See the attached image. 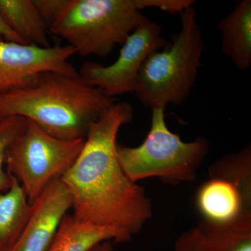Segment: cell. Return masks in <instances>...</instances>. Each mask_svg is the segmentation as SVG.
<instances>
[{"instance_id": "18", "label": "cell", "mask_w": 251, "mask_h": 251, "mask_svg": "<svg viewBox=\"0 0 251 251\" xmlns=\"http://www.w3.org/2000/svg\"><path fill=\"white\" fill-rule=\"evenodd\" d=\"M33 1L49 30L58 19L69 0H33Z\"/></svg>"}, {"instance_id": "7", "label": "cell", "mask_w": 251, "mask_h": 251, "mask_svg": "<svg viewBox=\"0 0 251 251\" xmlns=\"http://www.w3.org/2000/svg\"><path fill=\"white\" fill-rule=\"evenodd\" d=\"M161 32L160 25L146 18L126 38L115 62L104 66L88 61L82 64L78 74L87 83L112 98L135 93L138 74L145 59L151 52L171 44Z\"/></svg>"}, {"instance_id": "9", "label": "cell", "mask_w": 251, "mask_h": 251, "mask_svg": "<svg viewBox=\"0 0 251 251\" xmlns=\"http://www.w3.org/2000/svg\"><path fill=\"white\" fill-rule=\"evenodd\" d=\"M72 206L70 193L60 178L53 180L31 204L29 219L10 251H49Z\"/></svg>"}, {"instance_id": "8", "label": "cell", "mask_w": 251, "mask_h": 251, "mask_svg": "<svg viewBox=\"0 0 251 251\" xmlns=\"http://www.w3.org/2000/svg\"><path fill=\"white\" fill-rule=\"evenodd\" d=\"M75 54L68 44L43 48L6 40L0 34V95L29 87L42 73L77 75L69 62Z\"/></svg>"}, {"instance_id": "2", "label": "cell", "mask_w": 251, "mask_h": 251, "mask_svg": "<svg viewBox=\"0 0 251 251\" xmlns=\"http://www.w3.org/2000/svg\"><path fill=\"white\" fill-rule=\"evenodd\" d=\"M115 100L79 74L44 72L29 87L0 95V121L22 117L58 139H85L91 125Z\"/></svg>"}, {"instance_id": "17", "label": "cell", "mask_w": 251, "mask_h": 251, "mask_svg": "<svg viewBox=\"0 0 251 251\" xmlns=\"http://www.w3.org/2000/svg\"><path fill=\"white\" fill-rule=\"evenodd\" d=\"M27 120L19 116H11L0 121V193L11 188L13 176L5 171L4 166L10 145L22 133Z\"/></svg>"}, {"instance_id": "14", "label": "cell", "mask_w": 251, "mask_h": 251, "mask_svg": "<svg viewBox=\"0 0 251 251\" xmlns=\"http://www.w3.org/2000/svg\"><path fill=\"white\" fill-rule=\"evenodd\" d=\"M31 210V204L13 176L11 188L0 193V251L11 250L22 233Z\"/></svg>"}, {"instance_id": "5", "label": "cell", "mask_w": 251, "mask_h": 251, "mask_svg": "<svg viewBox=\"0 0 251 251\" xmlns=\"http://www.w3.org/2000/svg\"><path fill=\"white\" fill-rule=\"evenodd\" d=\"M165 108L151 109V128L139 146L117 144L120 166L133 182L150 177L173 185L191 182L209 152V143L204 138L186 143L168 129Z\"/></svg>"}, {"instance_id": "20", "label": "cell", "mask_w": 251, "mask_h": 251, "mask_svg": "<svg viewBox=\"0 0 251 251\" xmlns=\"http://www.w3.org/2000/svg\"><path fill=\"white\" fill-rule=\"evenodd\" d=\"M0 34L4 36L6 40L14 41V42L24 44L21 39L0 18Z\"/></svg>"}, {"instance_id": "21", "label": "cell", "mask_w": 251, "mask_h": 251, "mask_svg": "<svg viewBox=\"0 0 251 251\" xmlns=\"http://www.w3.org/2000/svg\"><path fill=\"white\" fill-rule=\"evenodd\" d=\"M112 246L110 242H104L97 244L89 251H112Z\"/></svg>"}, {"instance_id": "3", "label": "cell", "mask_w": 251, "mask_h": 251, "mask_svg": "<svg viewBox=\"0 0 251 251\" xmlns=\"http://www.w3.org/2000/svg\"><path fill=\"white\" fill-rule=\"evenodd\" d=\"M193 0H69L49 31L67 41L76 53L105 57L122 45L146 16L142 9L156 7L179 14Z\"/></svg>"}, {"instance_id": "6", "label": "cell", "mask_w": 251, "mask_h": 251, "mask_svg": "<svg viewBox=\"0 0 251 251\" xmlns=\"http://www.w3.org/2000/svg\"><path fill=\"white\" fill-rule=\"evenodd\" d=\"M84 143L85 139L69 141L54 138L27 120L22 133L8 150L6 172L18 180L32 204L53 180L69 171Z\"/></svg>"}, {"instance_id": "19", "label": "cell", "mask_w": 251, "mask_h": 251, "mask_svg": "<svg viewBox=\"0 0 251 251\" xmlns=\"http://www.w3.org/2000/svg\"><path fill=\"white\" fill-rule=\"evenodd\" d=\"M175 251H206L200 226L181 234L175 242Z\"/></svg>"}, {"instance_id": "11", "label": "cell", "mask_w": 251, "mask_h": 251, "mask_svg": "<svg viewBox=\"0 0 251 251\" xmlns=\"http://www.w3.org/2000/svg\"><path fill=\"white\" fill-rule=\"evenodd\" d=\"M222 33L221 50L237 69L245 72L251 64V1H237L232 12L217 24Z\"/></svg>"}, {"instance_id": "4", "label": "cell", "mask_w": 251, "mask_h": 251, "mask_svg": "<svg viewBox=\"0 0 251 251\" xmlns=\"http://www.w3.org/2000/svg\"><path fill=\"white\" fill-rule=\"evenodd\" d=\"M181 27L171 44L151 52L142 65L135 94L148 108L181 105L197 80L204 41L194 4L181 13Z\"/></svg>"}, {"instance_id": "16", "label": "cell", "mask_w": 251, "mask_h": 251, "mask_svg": "<svg viewBox=\"0 0 251 251\" xmlns=\"http://www.w3.org/2000/svg\"><path fill=\"white\" fill-rule=\"evenodd\" d=\"M210 177L222 178L230 181L251 201V148L248 145L239 152L225 155L209 168Z\"/></svg>"}, {"instance_id": "15", "label": "cell", "mask_w": 251, "mask_h": 251, "mask_svg": "<svg viewBox=\"0 0 251 251\" xmlns=\"http://www.w3.org/2000/svg\"><path fill=\"white\" fill-rule=\"evenodd\" d=\"M199 226L206 251H251V214L231 224L202 222Z\"/></svg>"}, {"instance_id": "13", "label": "cell", "mask_w": 251, "mask_h": 251, "mask_svg": "<svg viewBox=\"0 0 251 251\" xmlns=\"http://www.w3.org/2000/svg\"><path fill=\"white\" fill-rule=\"evenodd\" d=\"M0 18L25 44L51 46L49 28L33 0H0Z\"/></svg>"}, {"instance_id": "10", "label": "cell", "mask_w": 251, "mask_h": 251, "mask_svg": "<svg viewBox=\"0 0 251 251\" xmlns=\"http://www.w3.org/2000/svg\"><path fill=\"white\" fill-rule=\"evenodd\" d=\"M202 222L212 225L231 224L251 214V203L234 184L213 177L200 188L196 198Z\"/></svg>"}, {"instance_id": "12", "label": "cell", "mask_w": 251, "mask_h": 251, "mask_svg": "<svg viewBox=\"0 0 251 251\" xmlns=\"http://www.w3.org/2000/svg\"><path fill=\"white\" fill-rule=\"evenodd\" d=\"M131 237L120 229L82 222L66 214L49 251H89L100 243L126 242Z\"/></svg>"}, {"instance_id": "1", "label": "cell", "mask_w": 251, "mask_h": 251, "mask_svg": "<svg viewBox=\"0 0 251 251\" xmlns=\"http://www.w3.org/2000/svg\"><path fill=\"white\" fill-rule=\"evenodd\" d=\"M133 115L127 102H115L105 110L91 125L80 154L60 178L70 193L75 219L131 237L152 215L143 188L128 179L117 158V134Z\"/></svg>"}]
</instances>
